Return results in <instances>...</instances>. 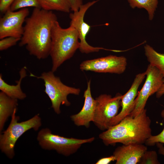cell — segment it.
<instances>
[{
  "mask_svg": "<svg viewBox=\"0 0 164 164\" xmlns=\"http://www.w3.org/2000/svg\"><path fill=\"white\" fill-rule=\"evenodd\" d=\"M161 116L164 118V109L161 112ZM157 142L164 144V128L162 131L159 134L155 135H151L148 138L145 143L149 146H152Z\"/></svg>",
  "mask_w": 164,
  "mask_h": 164,
  "instance_id": "7402d4cb",
  "label": "cell"
},
{
  "mask_svg": "<svg viewBox=\"0 0 164 164\" xmlns=\"http://www.w3.org/2000/svg\"><path fill=\"white\" fill-rule=\"evenodd\" d=\"M27 8L18 11L9 9L0 19V39L12 36L21 39L24 32L23 24L29 15Z\"/></svg>",
  "mask_w": 164,
  "mask_h": 164,
  "instance_id": "30bf717a",
  "label": "cell"
},
{
  "mask_svg": "<svg viewBox=\"0 0 164 164\" xmlns=\"http://www.w3.org/2000/svg\"><path fill=\"white\" fill-rule=\"evenodd\" d=\"M144 49L150 64L157 68L164 77V53L157 52L148 45L145 46Z\"/></svg>",
  "mask_w": 164,
  "mask_h": 164,
  "instance_id": "ac0fdd59",
  "label": "cell"
},
{
  "mask_svg": "<svg viewBox=\"0 0 164 164\" xmlns=\"http://www.w3.org/2000/svg\"><path fill=\"white\" fill-rule=\"evenodd\" d=\"M94 137L86 139L67 138L52 133L48 128H43L38 132L37 139L41 148L46 150H54L64 156L72 155L85 143L92 142Z\"/></svg>",
  "mask_w": 164,
  "mask_h": 164,
  "instance_id": "5b68a950",
  "label": "cell"
},
{
  "mask_svg": "<svg viewBox=\"0 0 164 164\" xmlns=\"http://www.w3.org/2000/svg\"><path fill=\"white\" fill-rule=\"evenodd\" d=\"M130 6L132 8L137 7L139 8H144L148 11L149 19L152 20L154 12L157 7L158 0H128Z\"/></svg>",
  "mask_w": 164,
  "mask_h": 164,
  "instance_id": "d6986e66",
  "label": "cell"
},
{
  "mask_svg": "<svg viewBox=\"0 0 164 164\" xmlns=\"http://www.w3.org/2000/svg\"><path fill=\"white\" fill-rule=\"evenodd\" d=\"M71 10L73 12L78 11L83 4V0H70Z\"/></svg>",
  "mask_w": 164,
  "mask_h": 164,
  "instance_id": "d4e9b609",
  "label": "cell"
},
{
  "mask_svg": "<svg viewBox=\"0 0 164 164\" xmlns=\"http://www.w3.org/2000/svg\"><path fill=\"white\" fill-rule=\"evenodd\" d=\"M145 72V82L135 99L134 108L129 115L133 117L138 115L145 109L149 97L156 93L163 83L164 77L156 67L149 64Z\"/></svg>",
  "mask_w": 164,
  "mask_h": 164,
  "instance_id": "ba28073f",
  "label": "cell"
},
{
  "mask_svg": "<svg viewBox=\"0 0 164 164\" xmlns=\"http://www.w3.org/2000/svg\"><path fill=\"white\" fill-rule=\"evenodd\" d=\"M140 164H159L158 155L155 151H145L142 156L138 163Z\"/></svg>",
  "mask_w": 164,
  "mask_h": 164,
  "instance_id": "44dd1931",
  "label": "cell"
},
{
  "mask_svg": "<svg viewBox=\"0 0 164 164\" xmlns=\"http://www.w3.org/2000/svg\"><path fill=\"white\" fill-rule=\"evenodd\" d=\"M145 76V72L136 75L130 88L122 96L121 111L111 120L109 124L110 127L118 124L133 111L135 105V99L138 93V89Z\"/></svg>",
  "mask_w": 164,
  "mask_h": 164,
  "instance_id": "7c38bea8",
  "label": "cell"
},
{
  "mask_svg": "<svg viewBox=\"0 0 164 164\" xmlns=\"http://www.w3.org/2000/svg\"><path fill=\"white\" fill-rule=\"evenodd\" d=\"M151 120L145 109L136 117L126 116L99 135L106 146L117 143L123 145L143 144L152 135Z\"/></svg>",
  "mask_w": 164,
  "mask_h": 164,
  "instance_id": "7a4b0ae2",
  "label": "cell"
},
{
  "mask_svg": "<svg viewBox=\"0 0 164 164\" xmlns=\"http://www.w3.org/2000/svg\"><path fill=\"white\" fill-rule=\"evenodd\" d=\"M17 99L11 97L3 92H0V132H2L8 118L11 117L18 105Z\"/></svg>",
  "mask_w": 164,
  "mask_h": 164,
  "instance_id": "9a60e30c",
  "label": "cell"
},
{
  "mask_svg": "<svg viewBox=\"0 0 164 164\" xmlns=\"http://www.w3.org/2000/svg\"><path fill=\"white\" fill-rule=\"evenodd\" d=\"M156 144L159 148V153L164 156V147L163 146V144L160 142H157Z\"/></svg>",
  "mask_w": 164,
  "mask_h": 164,
  "instance_id": "83f0119b",
  "label": "cell"
},
{
  "mask_svg": "<svg viewBox=\"0 0 164 164\" xmlns=\"http://www.w3.org/2000/svg\"><path fill=\"white\" fill-rule=\"evenodd\" d=\"M15 110L7 129L0 135V149L8 158L12 159L15 153L14 148L18 139L25 132L31 129L38 130L42 125L41 119L37 114L26 121L19 122V117L16 115Z\"/></svg>",
  "mask_w": 164,
  "mask_h": 164,
  "instance_id": "277c9868",
  "label": "cell"
},
{
  "mask_svg": "<svg viewBox=\"0 0 164 164\" xmlns=\"http://www.w3.org/2000/svg\"><path fill=\"white\" fill-rule=\"evenodd\" d=\"M115 161V158L113 155L108 157L101 158L95 163L96 164H108L112 161Z\"/></svg>",
  "mask_w": 164,
  "mask_h": 164,
  "instance_id": "484cf974",
  "label": "cell"
},
{
  "mask_svg": "<svg viewBox=\"0 0 164 164\" xmlns=\"http://www.w3.org/2000/svg\"><path fill=\"white\" fill-rule=\"evenodd\" d=\"M91 80L87 83V87L84 91V102L81 110L78 113L71 116L70 118L77 126L88 128L90 122H93L96 107L95 99L92 97L91 91Z\"/></svg>",
  "mask_w": 164,
  "mask_h": 164,
  "instance_id": "4fadbf2b",
  "label": "cell"
},
{
  "mask_svg": "<svg viewBox=\"0 0 164 164\" xmlns=\"http://www.w3.org/2000/svg\"><path fill=\"white\" fill-rule=\"evenodd\" d=\"M40 8L47 11L69 13L71 10L70 0H38Z\"/></svg>",
  "mask_w": 164,
  "mask_h": 164,
  "instance_id": "e0dca14e",
  "label": "cell"
},
{
  "mask_svg": "<svg viewBox=\"0 0 164 164\" xmlns=\"http://www.w3.org/2000/svg\"><path fill=\"white\" fill-rule=\"evenodd\" d=\"M98 0H94L83 4L79 10L70 14L71 19L70 25L74 27L78 33L80 40L79 49L82 53H89L97 52L102 48L95 47L89 44L86 41V37L89 32L90 26L84 20V15L87 10L95 4Z\"/></svg>",
  "mask_w": 164,
  "mask_h": 164,
  "instance_id": "8fae6325",
  "label": "cell"
},
{
  "mask_svg": "<svg viewBox=\"0 0 164 164\" xmlns=\"http://www.w3.org/2000/svg\"><path fill=\"white\" fill-rule=\"evenodd\" d=\"M164 94V78L163 79V83L159 89L156 93V97L158 98L161 97Z\"/></svg>",
  "mask_w": 164,
  "mask_h": 164,
  "instance_id": "4316f807",
  "label": "cell"
},
{
  "mask_svg": "<svg viewBox=\"0 0 164 164\" xmlns=\"http://www.w3.org/2000/svg\"><path fill=\"white\" fill-rule=\"evenodd\" d=\"M78 33L70 25L63 28L56 21L52 30L51 44L50 55L52 62L51 71L54 72L66 61L74 55L80 46Z\"/></svg>",
  "mask_w": 164,
  "mask_h": 164,
  "instance_id": "3957f363",
  "label": "cell"
},
{
  "mask_svg": "<svg viewBox=\"0 0 164 164\" xmlns=\"http://www.w3.org/2000/svg\"><path fill=\"white\" fill-rule=\"evenodd\" d=\"M57 20L52 11L35 8L31 16L25 20L19 46H25L29 54L38 59L47 58L51 49L52 27Z\"/></svg>",
  "mask_w": 164,
  "mask_h": 164,
  "instance_id": "6da1fadb",
  "label": "cell"
},
{
  "mask_svg": "<svg viewBox=\"0 0 164 164\" xmlns=\"http://www.w3.org/2000/svg\"><path fill=\"white\" fill-rule=\"evenodd\" d=\"M147 150L143 144L123 145L117 147L113 152L116 164L138 163L145 152Z\"/></svg>",
  "mask_w": 164,
  "mask_h": 164,
  "instance_id": "5bb4252c",
  "label": "cell"
},
{
  "mask_svg": "<svg viewBox=\"0 0 164 164\" xmlns=\"http://www.w3.org/2000/svg\"><path fill=\"white\" fill-rule=\"evenodd\" d=\"M15 0H1L0 1V11L5 13Z\"/></svg>",
  "mask_w": 164,
  "mask_h": 164,
  "instance_id": "cb8c5ba5",
  "label": "cell"
},
{
  "mask_svg": "<svg viewBox=\"0 0 164 164\" xmlns=\"http://www.w3.org/2000/svg\"><path fill=\"white\" fill-rule=\"evenodd\" d=\"M122 96L118 93L112 97L104 94L96 98V107L93 122L99 129L104 131L110 127L111 121L118 114Z\"/></svg>",
  "mask_w": 164,
  "mask_h": 164,
  "instance_id": "52a82bcc",
  "label": "cell"
},
{
  "mask_svg": "<svg viewBox=\"0 0 164 164\" xmlns=\"http://www.w3.org/2000/svg\"><path fill=\"white\" fill-rule=\"evenodd\" d=\"M21 39L13 37H7L0 40V50H6L10 47L15 45L18 42L20 41Z\"/></svg>",
  "mask_w": 164,
  "mask_h": 164,
  "instance_id": "603a6c76",
  "label": "cell"
},
{
  "mask_svg": "<svg viewBox=\"0 0 164 164\" xmlns=\"http://www.w3.org/2000/svg\"><path fill=\"white\" fill-rule=\"evenodd\" d=\"M40 8L38 0H15L11 5L10 9L12 11L27 7Z\"/></svg>",
  "mask_w": 164,
  "mask_h": 164,
  "instance_id": "ffe728a7",
  "label": "cell"
},
{
  "mask_svg": "<svg viewBox=\"0 0 164 164\" xmlns=\"http://www.w3.org/2000/svg\"></svg>",
  "mask_w": 164,
  "mask_h": 164,
  "instance_id": "f1b7e54d",
  "label": "cell"
},
{
  "mask_svg": "<svg viewBox=\"0 0 164 164\" xmlns=\"http://www.w3.org/2000/svg\"><path fill=\"white\" fill-rule=\"evenodd\" d=\"M20 78L16 81V84L10 85L3 79L2 75L0 74V90L9 96L17 100H23L26 97V94L22 90L21 84L23 79L27 76L26 68H22L19 72Z\"/></svg>",
  "mask_w": 164,
  "mask_h": 164,
  "instance_id": "2e32d148",
  "label": "cell"
},
{
  "mask_svg": "<svg viewBox=\"0 0 164 164\" xmlns=\"http://www.w3.org/2000/svg\"><path fill=\"white\" fill-rule=\"evenodd\" d=\"M127 65V60L125 57L110 55L84 60L80 64V69L82 71L120 74L124 72Z\"/></svg>",
  "mask_w": 164,
  "mask_h": 164,
  "instance_id": "9c48e42d",
  "label": "cell"
},
{
  "mask_svg": "<svg viewBox=\"0 0 164 164\" xmlns=\"http://www.w3.org/2000/svg\"><path fill=\"white\" fill-rule=\"evenodd\" d=\"M52 71L43 72L39 76L31 74V76L43 80L45 86L44 92L51 103V107L57 114L61 113V104L66 106L70 105L67 96L70 94L79 95L80 90L79 88L70 87L63 84L60 78L56 76Z\"/></svg>",
  "mask_w": 164,
  "mask_h": 164,
  "instance_id": "8992f818",
  "label": "cell"
}]
</instances>
